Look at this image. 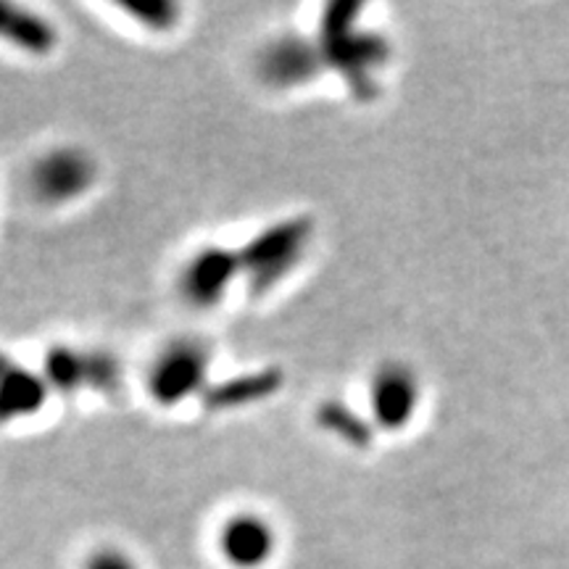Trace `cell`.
Segmentation results:
<instances>
[{
    "mask_svg": "<svg viewBox=\"0 0 569 569\" xmlns=\"http://www.w3.org/2000/svg\"><path fill=\"white\" fill-rule=\"evenodd\" d=\"M361 9L356 3H336L325 11L319 30V51L325 67L338 69L359 98L372 88V71L386 61V40L372 32L356 30V17Z\"/></svg>",
    "mask_w": 569,
    "mask_h": 569,
    "instance_id": "1",
    "label": "cell"
},
{
    "mask_svg": "<svg viewBox=\"0 0 569 569\" xmlns=\"http://www.w3.org/2000/svg\"><path fill=\"white\" fill-rule=\"evenodd\" d=\"M311 234H315V222L309 217H288L269 224L240 248V277L251 296H267L301 264Z\"/></svg>",
    "mask_w": 569,
    "mask_h": 569,
    "instance_id": "2",
    "label": "cell"
},
{
    "mask_svg": "<svg viewBox=\"0 0 569 569\" xmlns=\"http://www.w3.org/2000/svg\"><path fill=\"white\" fill-rule=\"evenodd\" d=\"M211 348L201 338H177L153 359L148 390L159 407H180L190 396H203L209 388Z\"/></svg>",
    "mask_w": 569,
    "mask_h": 569,
    "instance_id": "3",
    "label": "cell"
},
{
    "mask_svg": "<svg viewBox=\"0 0 569 569\" xmlns=\"http://www.w3.org/2000/svg\"><path fill=\"white\" fill-rule=\"evenodd\" d=\"M98 180V167L82 148L63 146L42 153L30 169V188L48 206L71 203L82 198Z\"/></svg>",
    "mask_w": 569,
    "mask_h": 569,
    "instance_id": "4",
    "label": "cell"
},
{
    "mask_svg": "<svg viewBox=\"0 0 569 569\" xmlns=\"http://www.w3.org/2000/svg\"><path fill=\"white\" fill-rule=\"evenodd\" d=\"M238 277V251H230L224 246H206L184 261L177 288H180L184 303L198 311H209L224 301Z\"/></svg>",
    "mask_w": 569,
    "mask_h": 569,
    "instance_id": "5",
    "label": "cell"
},
{
    "mask_svg": "<svg viewBox=\"0 0 569 569\" xmlns=\"http://www.w3.org/2000/svg\"><path fill=\"white\" fill-rule=\"evenodd\" d=\"M322 69L325 59L319 42L306 40L301 34H282L272 40L256 61L259 77L274 90H293L309 84L322 74Z\"/></svg>",
    "mask_w": 569,
    "mask_h": 569,
    "instance_id": "6",
    "label": "cell"
},
{
    "mask_svg": "<svg viewBox=\"0 0 569 569\" xmlns=\"http://www.w3.org/2000/svg\"><path fill=\"white\" fill-rule=\"evenodd\" d=\"M217 546L232 569H261L277 553V530L256 511H238L224 519Z\"/></svg>",
    "mask_w": 569,
    "mask_h": 569,
    "instance_id": "7",
    "label": "cell"
},
{
    "mask_svg": "<svg viewBox=\"0 0 569 569\" xmlns=\"http://www.w3.org/2000/svg\"><path fill=\"white\" fill-rule=\"evenodd\" d=\"M419 407V380L407 365L388 361L377 369L369 386V409L382 430H401Z\"/></svg>",
    "mask_w": 569,
    "mask_h": 569,
    "instance_id": "8",
    "label": "cell"
},
{
    "mask_svg": "<svg viewBox=\"0 0 569 569\" xmlns=\"http://www.w3.org/2000/svg\"><path fill=\"white\" fill-rule=\"evenodd\" d=\"M284 377L277 367L256 369V372H243L227 377V380L213 382L206 388L203 407L209 411H230V409H246L253 403L267 401V398L277 396L282 390Z\"/></svg>",
    "mask_w": 569,
    "mask_h": 569,
    "instance_id": "9",
    "label": "cell"
},
{
    "mask_svg": "<svg viewBox=\"0 0 569 569\" xmlns=\"http://www.w3.org/2000/svg\"><path fill=\"white\" fill-rule=\"evenodd\" d=\"M48 393H51V388L40 372L11 365L9 372L0 377V425L34 417L46 407Z\"/></svg>",
    "mask_w": 569,
    "mask_h": 569,
    "instance_id": "10",
    "label": "cell"
},
{
    "mask_svg": "<svg viewBox=\"0 0 569 569\" xmlns=\"http://www.w3.org/2000/svg\"><path fill=\"white\" fill-rule=\"evenodd\" d=\"M0 40L30 56H48L56 48L59 34L48 19L0 0Z\"/></svg>",
    "mask_w": 569,
    "mask_h": 569,
    "instance_id": "11",
    "label": "cell"
},
{
    "mask_svg": "<svg viewBox=\"0 0 569 569\" xmlns=\"http://www.w3.org/2000/svg\"><path fill=\"white\" fill-rule=\"evenodd\" d=\"M40 375L56 393L74 396L80 388H88V353L63 343L51 346L42 359Z\"/></svg>",
    "mask_w": 569,
    "mask_h": 569,
    "instance_id": "12",
    "label": "cell"
},
{
    "mask_svg": "<svg viewBox=\"0 0 569 569\" xmlns=\"http://www.w3.org/2000/svg\"><path fill=\"white\" fill-rule=\"evenodd\" d=\"M317 422L322 430L332 432V436L346 440L353 448H367L372 443V427H369V422H365L351 407L340 401H325L317 409Z\"/></svg>",
    "mask_w": 569,
    "mask_h": 569,
    "instance_id": "13",
    "label": "cell"
},
{
    "mask_svg": "<svg viewBox=\"0 0 569 569\" xmlns=\"http://www.w3.org/2000/svg\"><path fill=\"white\" fill-rule=\"evenodd\" d=\"M88 353V388L98 393H117L122 386V367L117 356L109 351H84Z\"/></svg>",
    "mask_w": 569,
    "mask_h": 569,
    "instance_id": "14",
    "label": "cell"
},
{
    "mask_svg": "<svg viewBox=\"0 0 569 569\" xmlns=\"http://www.w3.org/2000/svg\"><path fill=\"white\" fill-rule=\"evenodd\" d=\"M124 11L153 32H169L177 24V17H180V6L163 3V0H151V3H127Z\"/></svg>",
    "mask_w": 569,
    "mask_h": 569,
    "instance_id": "15",
    "label": "cell"
},
{
    "mask_svg": "<svg viewBox=\"0 0 569 569\" xmlns=\"http://www.w3.org/2000/svg\"><path fill=\"white\" fill-rule=\"evenodd\" d=\"M82 569H140V567L127 551L113 549V546H106V549L92 551L90 557L84 559Z\"/></svg>",
    "mask_w": 569,
    "mask_h": 569,
    "instance_id": "16",
    "label": "cell"
},
{
    "mask_svg": "<svg viewBox=\"0 0 569 569\" xmlns=\"http://www.w3.org/2000/svg\"><path fill=\"white\" fill-rule=\"evenodd\" d=\"M13 365V359L9 353H0V377H3L6 372H9V367Z\"/></svg>",
    "mask_w": 569,
    "mask_h": 569,
    "instance_id": "17",
    "label": "cell"
}]
</instances>
